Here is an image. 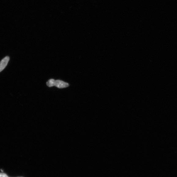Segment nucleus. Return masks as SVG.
Returning a JSON list of instances; mask_svg holds the SVG:
<instances>
[{"instance_id": "1", "label": "nucleus", "mask_w": 177, "mask_h": 177, "mask_svg": "<svg viewBox=\"0 0 177 177\" xmlns=\"http://www.w3.org/2000/svg\"><path fill=\"white\" fill-rule=\"evenodd\" d=\"M46 84L49 87H52L54 86L58 88H67L69 86L68 83L61 80H56L52 79L49 80L47 82Z\"/></svg>"}, {"instance_id": "2", "label": "nucleus", "mask_w": 177, "mask_h": 177, "mask_svg": "<svg viewBox=\"0 0 177 177\" xmlns=\"http://www.w3.org/2000/svg\"><path fill=\"white\" fill-rule=\"evenodd\" d=\"M9 60V57L7 56L4 58L0 62V72L2 71L6 67Z\"/></svg>"}, {"instance_id": "3", "label": "nucleus", "mask_w": 177, "mask_h": 177, "mask_svg": "<svg viewBox=\"0 0 177 177\" xmlns=\"http://www.w3.org/2000/svg\"><path fill=\"white\" fill-rule=\"evenodd\" d=\"M0 177H8L6 174L4 173H0Z\"/></svg>"}]
</instances>
